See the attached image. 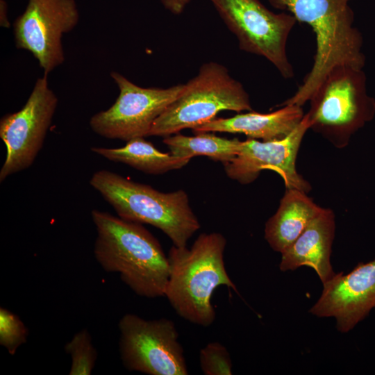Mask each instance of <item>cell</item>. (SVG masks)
Wrapping results in <instances>:
<instances>
[{"mask_svg":"<svg viewBox=\"0 0 375 375\" xmlns=\"http://www.w3.org/2000/svg\"><path fill=\"white\" fill-rule=\"evenodd\" d=\"M351 0H269L274 8L292 15L297 22L309 25L315 35L316 51L310 71L295 93L276 106L298 105L308 101L326 74L335 67L362 69L365 56L362 36L353 26Z\"/></svg>","mask_w":375,"mask_h":375,"instance_id":"6da1fadb","label":"cell"},{"mask_svg":"<svg viewBox=\"0 0 375 375\" xmlns=\"http://www.w3.org/2000/svg\"><path fill=\"white\" fill-rule=\"evenodd\" d=\"M94 253L108 272L119 273L136 294L163 297L169 278L168 258L158 240L142 224L94 209Z\"/></svg>","mask_w":375,"mask_h":375,"instance_id":"7a4b0ae2","label":"cell"},{"mask_svg":"<svg viewBox=\"0 0 375 375\" xmlns=\"http://www.w3.org/2000/svg\"><path fill=\"white\" fill-rule=\"evenodd\" d=\"M225 237L202 233L189 249L173 245L167 255L169 278L165 297L175 312L190 323L207 327L216 317L211 297L225 285L238 292L225 267Z\"/></svg>","mask_w":375,"mask_h":375,"instance_id":"3957f363","label":"cell"},{"mask_svg":"<svg viewBox=\"0 0 375 375\" xmlns=\"http://www.w3.org/2000/svg\"><path fill=\"white\" fill-rule=\"evenodd\" d=\"M90 184L119 217L155 226L166 234L174 246L186 247L200 228L188 195L183 190L160 192L106 169L94 172Z\"/></svg>","mask_w":375,"mask_h":375,"instance_id":"277c9868","label":"cell"},{"mask_svg":"<svg viewBox=\"0 0 375 375\" xmlns=\"http://www.w3.org/2000/svg\"><path fill=\"white\" fill-rule=\"evenodd\" d=\"M306 114L310 129L338 149L375 116V99L367 91L362 69L347 65L333 68L311 96Z\"/></svg>","mask_w":375,"mask_h":375,"instance_id":"5b68a950","label":"cell"},{"mask_svg":"<svg viewBox=\"0 0 375 375\" xmlns=\"http://www.w3.org/2000/svg\"><path fill=\"white\" fill-rule=\"evenodd\" d=\"M223 110H252L243 85L223 65L210 62L185 84L181 94L155 120L148 136L167 137L214 119Z\"/></svg>","mask_w":375,"mask_h":375,"instance_id":"8992f818","label":"cell"},{"mask_svg":"<svg viewBox=\"0 0 375 375\" xmlns=\"http://www.w3.org/2000/svg\"><path fill=\"white\" fill-rule=\"evenodd\" d=\"M240 49L267 59L285 78L294 77L286 52L288 36L297 20L288 12L275 13L259 0H210Z\"/></svg>","mask_w":375,"mask_h":375,"instance_id":"52a82bcc","label":"cell"},{"mask_svg":"<svg viewBox=\"0 0 375 375\" xmlns=\"http://www.w3.org/2000/svg\"><path fill=\"white\" fill-rule=\"evenodd\" d=\"M119 351L126 368L150 375H187L188 366L173 321L133 314L119 322Z\"/></svg>","mask_w":375,"mask_h":375,"instance_id":"ba28073f","label":"cell"},{"mask_svg":"<svg viewBox=\"0 0 375 375\" xmlns=\"http://www.w3.org/2000/svg\"><path fill=\"white\" fill-rule=\"evenodd\" d=\"M119 88L115 102L94 115L92 130L107 139L128 141L148 136L155 120L181 94L184 84L167 88H142L116 72L110 74Z\"/></svg>","mask_w":375,"mask_h":375,"instance_id":"9c48e42d","label":"cell"},{"mask_svg":"<svg viewBox=\"0 0 375 375\" xmlns=\"http://www.w3.org/2000/svg\"><path fill=\"white\" fill-rule=\"evenodd\" d=\"M47 75L39 78L25 105L0 120V138L6 155L0 169V182L32 165L43 143L58 106Z\"/></svg>","mask_w":375,"mask_h":375,"instance_id":"30bf717a","label":"cell"},{"mask_svg":"<svg viewBox=\"0 0 375 375\" xmlns=\"http://www.w3.org/2000/svg\"><path fill=\"white\" fill-rule=\"evenodd\" d=\"M78 19L75 0H28L13 24L16 47L30 51L47 75L65 60L62 36Z\"/></svg>","mask_w":375,"mask_h":375,"instance_id":"8fae6325","label":"cell"},{"mask_svg":"<svg viewBox=\"0 0 375 375\" xmlns=\"http://www.w3.org/2000/svg\"><path fill=\"white\" fill-rule=\"evenodd\" d=\"M310 129L304 117L299 125L286 138L272 141L247 138L242 142L236 157L224 165L227 176L242 185L253 182L265 169L277 173L286 188H295L308 193L310 184L296 168L297 156L306 132Z\"/></svg>","mask_w":375,"mask_h":375,"instance_id":"7c38bea8","label":"cell"},{"mask_svg":"<svg viewBox=\"0 0 375 375\" xmlns=\"http://www.w3.org/2000/svg\"><path fill=\"white\" fill-rule=\"evenodd\" d=\"M375 308V259L359 262L347 274L340 272L323 284L309 312L318 317H334L336 328L347 333Z\"/></svg>","mask_w":375,"mask_h":375,"instance_id":"4fadbf2b","label":"cell"},{"mask_svg":"<svg viewBox=\"0 0 375 375\" xmlns=\"http://www.w3.org/2000/svg\"><path fill=\"white\" fill-rule=\"evenodd\" d=\"M335 230L333 211L323 208L296 240L281 253V271L307 266L315 271L322 284L331 280L336 274L330 259Z\"/></svg>","mask_w":375,"mask_h":375,"instance_id":"5bb4252c","label":"cell"},{"mask_svg":"<svg viewBox=\"0 0 375 375\" xmlns=\"http://www.w3.org/2000/svg\"><path fill=\"white\" fill-rule=\"evenodd\" d=\"M302 106L285 105L269 113L250 111L228 118H215L193 129L194 134L222 132L244 134L248 138L272 141L288 136L304 117Z\"/></svg>","mask_w":375,"mask_h":375,"instance_id":"9a60e30c","label":"cell"},{"mask_svg":"<svg viewBox=\"0 0 375 375\" xmlns=\"http://www.w3.org/2000/svg\"><path fill=\"white\" fill-rule=\"evenodd\" d=\"M322 208L307 193L295 188H286L276 212L265 223V239L274 251L281 253Z\"/></svg>","mask_w":375,"mask_h":375,"instance_id":"2e32d148","label":"cell"},{"mask_svg":"<svg viewBox=\"0 0 375 375\" xmlns=\"http://www.w3.org/2000/svg\"><path fill=\"white\" fill-rule=\"evenodd\" d=\"M91 151L106 159L122 162L139 171L151 174H161L178 169L188 164L191 158L162 153L144 138L127 141L119 148L91 147Z\"/></svg>","mask_w":375,"mask_h":375,"instance_id":"e0dca14e","label":"cell"},{"mask_svg":"<svg viewBox=\"0 0 375 375\" xmlns=\"http://www.w3.org/2000/svg\"><path fill=\"white\" fill-rule=\"evenodd\" d=\"M163 143L175 156L189 158L204 156L224 165L232 161L238 154L242 142L238 138L227 139L209 132L186 136L175 134L165 137Z\"/></svg>","mask_w":375,"mask_h":375,"instance_id":"ac0fdd59","label":"cell"},{"mask_svg":"<svg viewBox=\"0 0 375 375\" xmlns=\"http://www.w3.org/2000/svg\"><path fill=\"white\" fill-rule=\"evenodd\" d=\"M65 350L71 355L70 375H89L94 366L96 351L88 332L84 329L77 333L66 344Z\"/></svg>","mask_w":375,"mask_h":375,"instance_id":"d6986e66","label":"cell"},{"mask_svg":"<svg viewBox=\"0 0 375 375\" xmlns=\"http://www.w3.org/2000/svg\"><path fill=\"white\" fill-rule=\"evenodd\" d=\"M199 363L206 375L232 374V362L228 351L221 343L206 344L199 353Z\"/></svg>","mask_w":375,"mask_h":375,"instance_id":"ffe728a7","label":"cell"},{"mask_svg":"<svg viewBox=\"0 0 375 375\" xmlns=\"http://www.w3.org/2000/svg\"><path fill=\"white\" fill-rule=\"evenodd\" d=\"M26 329L19 318L10 311L0 309V344L15 354L19 346L26 342Z\"/></svg>","mask_w":375,"mask_h":375,"instance_id":"44dd1931","label":"cell"},{"mask_svg":"<svg viewBox=\"0 0 375 375\" xmlns=\"http://www.w3.org/2000/svg\"><path fill=\"white\" fill-rule=\"evenodd\" d=\"M191 0H161L165 8L175 15L181 13L186 5Z\"/></svg>","mask_w":375,"mask_h":375,"instance_id":"7402d4cb","label":"cell"},{"mask_svg":"<svg viewBox=\"0 0 375 375\" xmlns=\"http://www.w3.org/2000/svg\"><path fill=\"white\" fill-rule=\"evenodd\" d=\"M1 25L4 27L9 26V22L7 18V5L4 0H1Z\"/></svg>","mask_w":375,"mask_h":375,"instance_id":"603a6c76","label":"cell"}]
</instances>
